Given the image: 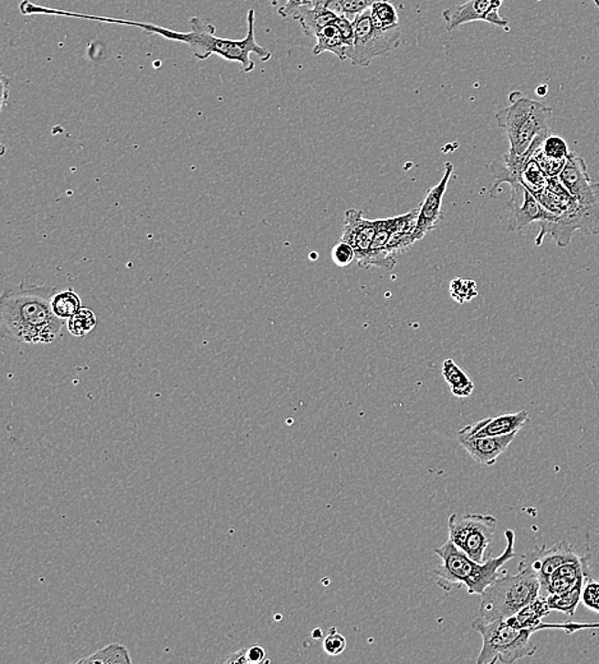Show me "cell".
Segmentation results:
<instances>
[{
    "instance_id": "f35d334b",
    "label": "cell",
    "mask_w": 599,
    "mask_h": 664,
    "mask_svg": "<svg viewBox=\"0 0 599 664\" xmlns=\"http://www.w3.org/2000/svg\"><path fill=\"white\" fill-rule=\"evenodd\" d=\"M547 91H549V88L547 86H540V88H537L536 92L538 96H546Z\"/></svg>"
},
{
    "instance_id": "ac0fdd59",
    "label": "cell",
    "mask_w": 599,
    "mask_h": 664,
    "mask_svg": "<svg viewBox=\"0 0 599 664\" xmlns=\"http://www.w3.org/2000/svg\"><path fill=\"white\" fill-rule=\"evenodd\" d=\"M587 557H579L572 563L563 564L559 569L553 571L549 580L543 598L550 595H562L572 590L583 588L585 576L589 575Z\"/></svg>"
},
{
    "instance_id": "ba28073f",
    "label": "cell",
    "mask_w": 599,
    "mask_h": 664,
    "mask_svg": "<svg viewBox=\"0 0 599 664\" xmlns=\"http://www.w3.org/2000/svg\"><path fill=\"white\" fill-rule=\"evenodd\" d=\"M498 527L492 515L453 514L448 518V539L477 563H485L486 552Z\"/></svg>"
},
{
    "instance_id": "9a60e30c",
    "label": "cell",
    "mask_w": 599,
    "mask_h": 664,
    "mask_svg": "<svg viewBox=\"0 0 599 664\" xmlns=\"http://www.w3.org/2000/svg\"><path fill=\"white\" fill-rule=\"evenodd\" d=\"M515 436H517V433L505 436L472 437V436L457 433V441L477 463L492 467L498 461L499 455L508 450L509 446L514 441Z\"/></svg>"
},
{
    "instance_id": "d4e9b609",
    "label": "cell",
    "mask_w": 599,
    "mask_h": 664,
    "mask_svg": "<svg viewBox=\"0 0 599 664\" xmlns=\"http://www.w3.org/2000/svg\"><path fill=\"white\" fill-rule=\"evenodd\" d=\"M81 297L75 290H70V289L68 290L57 291L54 294L53 300H51L53 312L56 313L58 319L63 321L69 320L73 314H76L81 310Z\"/></svg>"
},
{
    "instance_id": "60d3db41",
    "label": "cell",
    "mask_w": 599,
    "mask_h": 664,
    "mask_svg": "<svg viewBox=\"0 0 599 664\" xmlns=\"http://www.w3.org/2000/svg\"><path fill=\"white\" fill-rule=\"evenodd\" d=\"M592 2H594L595 6L599 9V0H592Z\"/></svg>"
},
{
    "instance_id": "4dcf8cb0",
    "label": "cell",
    "mask_w": 599,
    "mask_h": 664,
    "mask_svg": "<svg viewBox=\"0 0 599 664\" xmlns=\"http://www.w3.org/2000/svg\"><path fill=\"white\" fill-rule=\"evenodd\" d=\"M450 293L451 298L457 300V303H466V301L476 298L478 295V290H477L476 281L457 278L450 282Z\"/></svg>"
},
{
    "instance_id": "6da1fadb",
    "label": "cell",
    "mask_w": 599,
    "mask_h": 664,
    "mask_svg": "<svg viewBox=\"0 0 599 664\" xmlns=\"http://www.w3.org/2000/svg\"><path fill=\"white\" fill-rule=\"evenodd\" d=\"M19 11L24 16L47 15L60 16V17L63 16V17L82 18L89 19V21L104 22V24L126 25L142 28L143 31L150 32V34L160 35V37L168 38V40L188 45L198 60H207L211 56H219L227 62L239 63L246 73L252 72L256 67L255 62L251 59V54H256L261 62H268L272 57L271 51L261 47L256 41V17L253 9H249L248 15H247L248 31H247L246 37L240 38V40L217 37L215 26L210 22H204L198 17L190 19V32H179L160 27V26L156 25L145 24V22L101 17V16L82 15V13L47 8V6L35 5L30 0H24V2L19 3Z\"/></svg>"
},
{
    "instance_id": "d6a6232c",
    "label": "cell",
    "mask_w": 599,
    "mask_h": 664,
    "mask_svg": "<svg viewBox=\"0 0 599 664\" xmlns=\"http://www.w3.org/2000/svg\"><path fill=\"white\" fill-rule=\"evenodd\" d=\"M335 26L341 31L342 41H344L345 47H348V59L351 60L352 57H353L355 41L353 21L345 17V16L339 15L338 19L335 21Z\"/></svg>"
},
{
    "instance_id": "277c9868",
    "label": "cell",
    "mask_w": 599,
    "mask_h": 664,
    "mask_svg": "<svg viewBox=\"0 0 599 664\" xmlns=\"http://www.w3.org/2000/svg\"><path fill=\"white\" fill-rule=\"evenodd\" d=\"M510 107L501 109L495 118L499 128L508 134L510 149L504 159L506 165L520 176L530 160L527 153L538 137L550 133L552 108L542 102L525 98L519 92L510 95Z\"/></svg>"
},
{
    "instance_id": "30bf717a",
    "label": "cell",
    "mask_w": 599,
    "mask_h": 664,
    "mask_svg": "<svg viewBox=\"0 0 599 664\" xmlns=\"http://www.w3.org/2000/svg\"><path fill=\"white\" fill-rule=\"evenodd\" d=\"M559 179L599 230V183L592 181L584 159L570 153Z\"/></svg>"
},
{
    "instance_id": "3957f363",
    "label": "cell",
    "mask_w": 599,
    "mask_h": 664,
    "mask_svg": "<svg viewBox=\"0 0 599 664\" xmlns=\"http://www.w3.org/2000/svg\"><path fill=\"white\" fill-rule=\"evenodd\" d=\"M506 547L498 557L487 558L485 563H477L466 552L447 539V543L436 548L435 553L440 557L441 564L435 569L437 585L442 589L450 590L466 586L468 595H482L483 592L499 575L501 567L515 554V532L511 529L505 532Z\"/></svg>"
},
{
    "instance_id": "e575fe53",
    "label": "cell",
    "mask_w": 599,
    "mask_h": 664,
    "mask_svg": "<svg viewBox=\"0 0 599 664\" xmlns=\"http://www.w3.org/2000/svg\"><path fill=\"white\" fill-rule=\"evenodd\" d=\"M347 648V639L344 635L339 633L335 627H331L329 630V634L326 635L325 640H323V650L329 654V656H339L344 652Z\"/></svg>"
},
{
    "instance_id": "b9f144b4",
    "label": "cell",
    "mask_w": 599,
    "mask_h": 664,
    "mask_svg": "<svg viewBox=\"0 0 599 664\" xmlns=\"http://www.w3.org/2000/svg\"><path fill=\"white\" fill-rule=\"evenodd\" d=\"M310 2H312V0H307V5H309V3Z\"/></svg>"
},
{
    "instance_id": "d590c367",
    "label": "cell",
    "mask_w": 599,
    "mask_h": 664,
    "mask_svg": "<svg viewBox=\"0 0 599 664\" xmlns=\"http://www.w3.org/2000/svg\"><path fill=\"white\" fill-rule=\"evenodd\" d=\"M278 2V0H271V5H277ZM304 5H307V0H288L287 5L278 9V16L283 18L293 17L294 13Z\"/></svg>"
},
{
    "instance_id": "836d02e7",
    "label": "cell",
    "mask_w": 599,
    "mask_h": 664,
    "mask_svg": "<svg viewBox=\"0 0 599 664\" xmlns=\"http://www.w3.org/2000/svg\"><path fill=\"white\" fill-rule=\"evenodd\" d=\"M331 259L339 268H347L352 262L355 261L353 247L341 239V242L336 243L334 248H332Z\"/></svg>"
},
{
    "instance_id": "83f0119b",
    "label": "cell",
    "mask_w": 599,
    "mask_h": 664,
    "mask_svg": "<svg viewBox=\"0 0 599 664\" xmlns=\"http://www.w3.org/2000/svg\"><path fill=\"white\" fill-rule=\"evenodd\" d=\"M98 325V319L94 311L82 307L69 320H67V330L76 338H85L89 332H94Z\"/></svg>"
},
{
    "instance_id": "4fadbf2b",
    "label": "cell",
    "mask_w": 599,
    "mask_h": 664,
    "mask_svg": "<svg viewBox=\"0 0 599 664\" xmlns=\"http://www.w3.org/2000/svg\"><path fill=\"white\" fill-rule=\"evenodd\" d=\"M374 236L376 221L366 219L363 213L357 208H351L345 213L341 239L353 247L355 262L361 269H367Z\"/></svg>"
},
{
    "instance_id": "44dd1931",
    "label": "cell",
    "mask_w": 599,
    "mask_h": 664,
    "mask_svg": "<svg viewBox=\"0 0 599 664\" xmlns=\"http://www.w3.org/2000/svg\"><path fill=\"white\" fill-rule=\"evenodd\" d=\"M442 376L450 386L451 394L457 397H469L474 391V383L453 359H445L442 364Z\"/></svg>"
},
{
    "instance_id": "1f68e13d",
    "label": "cell",
    "mask_w": 599,
    "mask_h": 664,
    "mask_svg": "<svg viewBox=\"0 0 599 664\" xmlns=\"http://www.w3.org/2000/svg\"><path fill=\"white\" fill-rule=\"evenodd\" d=\"M582 602L585 607L599 614V582L591 575L585 576L583 584Z\"/></svg>"
},
{
    "instance_id": "74e56055",
    "label": "cell",
    "mask_w": 599,
    "mask_h": 664,
    "mask_svg": "<svg viewBox=\"0 0 599 664\" xmlns=\"http://www.w3.org/2000/svg\"><path fill=\"white\" fill-rule=\"evenodd\" d=\"M221 662H223V663H249L248 654H247V648H245V649L239 650V652L230 654V656L226 657V659H221Z\"/></svg>"
},
{
    "instance_id": "8992f818",
    "label": "cell",
    "mask_w": 599,
    "mask_h": 664,
    "mask_svg": "<svg viewBox=\"0 0 599 664\" xmlns=\"http://www.w3.org/2000/svg\"><path fill=\"white\" fill-rule=\"evenodd\" d=\"M472 627L483 640L477 659L478 664H511L537 652V647L531 643L537 628H517L506 620L486 621L480 617L473 621Z\"/></svg>"
},
{
    "instance_id": "e0dca14e",
    "label": "cell",
    "mask_w": 599,
    "mask_h": 664,
    "mask_svg": "<svg viewBox=\"0 0 599 664\" xmlns=\"http://www.w3.org/2000/svg\"><path fill=\"white\" fill-rule=\"evenodd\" d=\"M528 419H530V413L527 410L502 414L495 418L482 419L476 425L468 426L459 431V435L472 436V437L511 435V433L520 431Z\"/></svg>"
},
{
    "instance_id": "7a4b0ae2",
    "label": "cell",
    "mask_w": 599,
    "mask_h": 664,
    "mask_svg": "<svg viewBox=\"0 0 599 664\" xmlns=\"http://www.w3.org/2000/svg\"><path fill=\"white\" fill-rule=\"evenodd\" d=\"M57 293L51 287L22 282L5 289L0 298V332L3 338L26 344H50L62 332L63 320L51 307Z\"/></svg>"
},
{
    "instance_id": "5bb4252c",
    "label": "cell",
    "mask_w": 599,
    "mask_h": 664,
    "mask_svg": "<svg viewBox=\"0 0 599 664\" xmlns=\"http://www.w3.org/2000/svg\"><path fill=\"white\" fill-rule=\"evenodd\" d=\"M453 173V163H445V174L442 176L441 181L435 187H431L426 192L421 206L418 207V219H416L415 230V242L425 238L442 220V201H444L448 182H450Z\"/></svg>"
},
{
    "instance_id": "7402d4cb",
    "label": "cell",
    "mask_w": 599,
    "mask_h": 664,
    "mask_svg": "<svg viewBox=\"0 0 599 664\" xmlns=\"http://www.w3.org/2000/svg\"><path fill=\"white\" fill-rule=\"evenodd\" d=\"M325 51L335 54L341 59V62L348 60V47H345L341 31H339L335 24L322 28L316 35V45L313 47V54L320 56V54L325 53Z\"/></svg>"
},
{
    "instance_id": "52a82bcc",
    "label": "cell",
    "mask_w": 599,
    "mask_h": 664,
    "mask_svg": "<svg viewBox=\"0 0 599 664\" xmlns=\"http://www.w3.org/2000/svg\"><path fill=\"white\" fill-rule=\"evenodd\" d=\"M491 170L496 182L489 191V195H492L502 183H508L511 187V197L508 202V207L510 210L509 230L519 232L531 226V223L555 220V216L543 207L536 195L524 187L523 183L520 182V176L512 172L506 163H492Z\"/></svg>"
},
{
    "instance_id": "5b68a950",
    "label": "cell",
    "mask_w": 599,
    "mask_h": 664,
    "mask_svg": "<svg viewBox=\"0 0 599 664\" xmlns=\"http://www.w3.org/2000/svg\"><path fill=\"white\" fill-rule=\"evenodd\" d=\"M537 574L527 564H519L517 575L504 571L483 592L479 617L486 621L506 620L540 596Z\"/></svg>"
},
{
    "instance_id": "8d00e7d4",
    "label": "cell",
    "mask_w": 599,
    "mask_h": 664,
    "mask_svg": "<svg viewBox=\"0 0 599 664\" xmlns=\"http://www.w3.org/2000/svg\"><path fill=\"white\" fill-rule=\"evenodd\" d=\"M247 654H248L249 663L266 662V650L257 644L247 648Z\"/></svg>"
},
{
    "instance_id": "ffe728a7",
    "label": "cell",
    "mask_w": 599,
    "mask_h": 664,
    "mask_svg": "<svg viewBox=\"0 0 599 664\" xmlns=\"http://www.w3.org/2000/svg\"><path fill=\"white\" fill-rule=\"evenodd\" d=\"M552 609L550 608L549 603L543 596H538L530 605L525 606L521 608L518 614L511 616V617L506 618V621L511 625V627L517 628H537L542 624L544 617H547L551 614Z\"/></svg>"
},
{
    "instance_id": "f546056e",
    "label": "cell",
    "mask_w": 599,
    "mask_h": 664,
    "mask_svg": "<svg viewBox=\"0 0 599 664\" xmlns=\"http://www.w3.org/2000/svg\"><path fill=\"white\" fill-rule=\"evenodd\" d=\"M541 151H542L544 157L557 163L566 162V159L570 155L569 146L566 141L562 137L550 136V134L543 141Z\"/></svg>"
},
{
    "instance_id": "2e32d148",
    "label": "cell",
    "mask_w": 599,
    "mask_h": 664,
    "mask_svg": "<svg viewBox=\"0 0 599 664\" xmlns=\"http://www.w3.org/2000/svg\"><path fill=\"white\" fill-rule=\"evenodd\" d=\"M416 211H418V208H415L408 214L400 215V216L374 220L376 221V236H374L373 249H371L370 258H368L367 269H393L395 268L396 261L386 256V247L389 245V240L392 239L394 233L400 229Z\"/></svg>"
},
{
    "instance_id": "cb8c5ba5",
    "label": "cell",
    "mask_w": 599,
    "mask_h": 664,
    "mask_svg": "<svg viewBox=\"0 0 599 664\" xmlns=\"http://www.w3.org/2000/svg\"><path fill=\"white\" fill-rule=\"evenodd\" d=\"M370 13L374 27L379 28V30H392V28L400 26L395 3L380 0V2L374 3L371 6Z\"/></svg>"
},
{
    "instance_id": "4316f807",
    "label": "cell",
    "mask_w": 599,
    "mask_h": 664,
    "mask_svg": "<svg viewBox=\"0 0 599 664\" xmlns=\"http://www.w3.org/2000/svg\"><path fill=\"white\" fill-rule=\"evenodd\" d=\"M549 179L533 157L524 166L520 174V182L523 183L524 187L530 189L536 197L547 188Z\"/></svg>"
},
{
    "instance_id": "9c48e42d",
    "label": "cell",
    "mask_w": 599,
    "mask_h": 664,
    "mask_svg": "<svg viewBox=\"0 0 599 664\" xmlns=\"http://www.w3.org/2000/svg\"><path fill=\"white\" fill-rule=\"evenodd\" d=\"M355 41L353 57L354 66L368 67L374 58L389 57L402 44V27L392 30H379L371 19L370 9L353 19Z\"/></svg>"
},
{
    "instance_id": "484cf974",
    "label": "cell",
    "mask_w": 599,
    "mask_h": 664,
    "mask_svg": "<svg viewBox=\"0 0 599 664\" xmlns=\"http://www.w3.org/2000/svg\"><path fill=\"white\" fill-rule=\"evenodd\" d=\"M131 662H132V659H131L127 648L123 644L113 643L91 654L88 659H79L77 663L114 664Z\"/></svg>"
},
{
    "instance_id": "7c38bea8",
    "label": "cell",
    "mask_w": 599,
    "mask_h": 664,
    "mask_svg": "<svg viewBox=\"0 0 599 664\" xmlns=\"http://www.w3.org/2000/svg\"><path fill=\"white\" fill-rule=\"evenodd\" d=\"M579 557L581 556L576 553L573 545L562 541L552 547L542 545L534 551L528 552L523 554L519 564H527L537 574L541 583L540 595H543L553 571L559 569L563 564L578 560Z\"/></svg>"
},
{
    "instance_id": "f1b7e54d",
    "label": "cell",
    "mask_w": 599,
    "mask_h": 664,
    "mask_svg": "<svg viewBox=\"0 0 599 664\" xmlns=\"http://www.w3.org/2000/svg\"><path fill=\"white\" fill-rule=\"evenodd\" d=\"M582 590L583 588H579L562 593V595H550L546 596V601L552 611L555 609L562 614L574 616L579 602L582 601Z\"/></svg>"
},
{
    "instance_id": "603a6c76",
    "label": "cell",
    "mask_w": 599,
    "mask_h": 664,
    "mask_svg": "<svg viewBox=\"0 0 599 664\" xmlns=\"http://www.w3.org/2000/svg\"><path fill=\"white\" fill-rule=\"evenodd\" d=\"M380 0H312L310 3L325 5L326 8L331 9L338 15L345 16L349 19H353L362 13L368 11ZM387 2L399 3V0H387Z\"/></svg>"
},
{
    "instance_id": "8fae6325",
    "label": "cell",
    "mask_w": 599,
    "mask_h": 664,
    "mask_svg": "<svg viewBox=\"0 0 599 664\" xmlns=\"http://www.w3.org/2000/svg\"><path fill=\"white\" fill-rule=\"evenodd\" d=\"M504 2L505 0H467L463 5L451 6L442 12L445 28L447 32H451L470 22L483 21L508 31V18L501 17L499 13Z\"/></svg>"
},
{
    "instance_id": "d6986e66",
    "label": "cell",
    "mask_w": 599,
    "mask_h": 664,
    "mask_svg": "<svg viewBox=\"0 0 599 664\" xmlns=\"http://www.w3.org/2000/svg\"><path fill=\"white\" fill-rule=\"evenodd\" d=\"M339 15L331 9L326 8L325 5H317V3H309L300 6L293 15L294 21L300 22L302 26L304 35L307 37H316L322 28L334 25Z\"/></svg>"
},
{
    "instance_id": "ab89813d",
    "label": "cell",
    "mask_w": 599,
    "mask_h": 664,
    "mask_svg": "<svg viewBox=\"0 0 599 664\" xmlns=\"http://www.w3.org/2000/svg\"><path fill=\"white\" fill-rule=\"evenodd\" d=\"M321 637H322L321 628H317V630L313 631V638H315V639H319V638H321Z\"/></svg>"
}]
</instances>
